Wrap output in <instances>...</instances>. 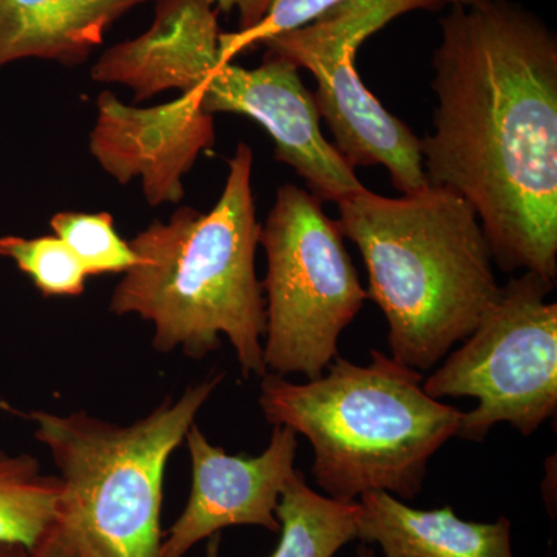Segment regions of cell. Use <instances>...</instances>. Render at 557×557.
<instances>
[{
	"label": "cell",
	"mask_w": 557,
	"mask_h": 557,
	"mask_svg": "<svg viewBox=\"0 0 557 557\" xmlns=\"http://www.w3.org/2000/svg\"><path fill=\"white\" fill-rule=\"evenodd\" d=\"M440 24L428 183L474 208L502 270L556 282V35L509 0L453 5Z\"/></svg>",
	"instance_id": "6da1fadb"
},
{
	"label": "cell",
	"mask_w": 557,
	"mask_h": 557,
	"mask_svg": "<svg viewBox=\"0 0 557 557\" xmlns=\"http://www.w3.org/2000/svg\"><path fill=\"white\" fill-rule=\"evenodd\" d=\"M252 150L239 143L215 207L180 208L153 220L129 242L138 263L110 299L115 314H137L156 330L153 347L182 348L201 359L222 346L236 350L242 375L263 376L267 329L262 282L256 274L260 228L252 194Z\"/></svg>",
	"instance_id": "7a4b0ae2"
},
{
	"label": "cell",
	"mask_w": 557,
	"mask_h": 557,
	"mask_svg": "<svg viewBox=\"0 0 557 557\" xmlns=\"http://www.w3.org/2000/svg\"><path fill=\"white\" fill-rule=\"evenodd\" d=\"M338 226L369 271L391 357L426 372L478 327L500 285L478 212L454 190L426 186L398 199L369 189L338 201Z\"/></svg>",
	"instance_id": "3957f363"
},
{
	"label": "cell",
	"mask_w": 557,
	"mask_h": 557,
	"mask_svg": "<svg viewBox=\"0 0 557 557\" xmlns=\"http://www.w3.org/2000/svg\"><path fill=\"white\" fill-rule=\"evenodd\" d=\"M370 355L369 366L338 355L306 384L267 372L260 409L273 426L309 440L311 474L327 497L357 502L384 491L410 500L423 490L429 460L457 437L463 412L429 397L423 373L383 351Z\"/></svg>",
	"instance_id": "277c9868"
},
{
	"label": "cell",
	"mask_w": 557,
	"mask_h": 557,
	"mask_svg": "<svg viewBox=\"0 0 557 557\" xmlns=\"http://www.w3.org/2000/svg\"><path fill=\"white\" fill-rule=\"evenodd\" d=\"M223 373L168 398L148 417L119 426L89 413L35 410V437L60 469L62 509L100 557H160L164 472Z\"/></svg>",
	"instance_id": "5b68a950"
},
{
	"label": "cell",
	"mask_w": 557,
	"mask_h": 557,
	"mask_svg": "<svg viewBox=\"0 0 557 557\" xmlns=\"http://www.w3.org/2000/svg\"><path fill=\"white\" fill-rule=\"evenodd\" d=\"M338 222L296 185L281 186L259 245L267 255V372L314 380L338 357L341 333L369 298Z\"/></svg>",
	"instance_id": "8992f818"
},
{
	"label": "cell",
	"mask_w": 557,
	"mask_h": 557,
	"mask_svg": "<svg viewBox=\"0 0 557 557\" xmlns=\"http://www.w3.org/2000/svg\"><path fill=\"white\" fill-rule=\"evenodd\" d=\"M556 282L525 271L500 288L463 346L423 381L429 397L474 398L457 437L483 442L498 423L533 435L557 412Z\"/></svg>",
	"instance_id": "52a82bcc"
},
{
	"label": "cell",
	"mask_w": 557,
	"mask_h": 557,
	"mask_svg": "<svg viewBox=\"0 0 557 557\" xmlns=\"http://www.w3.org/2000/svg\"><path fill=\"white\" fill-rule=\"evenodd\" d=\"M446 0H347L311 21L262 44L269 53L309 70L318 83L319 113L327 120L341 156L351 168H386L401 194L429 186L421 139L383 108L359 78L357 53L373 33L409 11L435 9Z\"/></svg>",
	"instance_id": "ba28073f"
},
{
	"label": "cell",
	"mask_w": 557,
	"mask_h": 557,
	"mask_svg": "<svg viewBox=\"0 0 557 557\" xmlns=\"http://www.w3.org/2000/svg\"><path fill=\"white\" fill-rule=\"evenodd\" d=\"M197 89L208 113H236L260 124L274 141V159L306 180L310 193L338 201L364 189L354 168L321 131V113L293 62L267 51L258 69L223 62Z\"/></svg>",
	"instance_id": "9c48e42d"
},
{
	"label": "cell",
	"mask_w": 557,
	"mask_h": 557,
	"mask_svg": "<svg viewBox=\"0 0 557 557\" xmlns=\"http://www.w3.org/2000/svg\"><path fill=\"white\" fill-rule=\"evenodd\" d=\"M97 108L89 149L102 170L120 185L141 178L150 207L178 203L183 177L215 141L214 115L201 108L200 90L153 108L124 104L104 90Z\"/></svg>",
	"instance_id": "30bf717a"
},
{
	"label": "cell",
	"mask_w": 557,
	"mask_h": 557,
	"mask_svg": "<svg viewBox=\"0 0 557 557\" xmlns=\"http://www.w3.org/2000/svg\"><path fill=\"white\" fill-rule=\"evenodd\" d=\"M193 463L188 504L163 536L160 557H185L199 542L228 527H260L278 533L276 508L295 474L298 434L274 426L260 456H230L211 445L199 426L186 434Z\"/></svg>",
	"instance_id": "8fae6325"
},
{
	"label": "cell",
	"mask_w": 557,
	"mask_h": 557,
	"mask_svg": "<svg viewBox=\"0 0 557 557\" xmlns=\"http://www.w3.org/2000/svg\"><path fill=\"white\" fill-rule=\"evenodd\" d=\"M219 14L218 0H157L149 30L106 50L91 79L129 87L135 101L197 89L222 64Z\"/></svg>",
	"instance_id": "7c38bea8"
},
{
	"label": "cell",
	"mask_w": 557,
	"mask_h": 557,
	"mask_svg": "<svg viewBox=\"0 0 557 557\" xmlns=\"http://www.w3.org/2000/svg\"><path fill=\"white\" fill-rule=\"evenodd\" d=\"M357 539L379 544L384 557H516L511 520L469 522L454 508L417 509L373 491L359 497Z\"/></svg>",
	"instance_id": "4fadbf2b"
},
{
	"label": "cell",
	"mask_w": 557,
	"mask_h": 557,
	"mask_svg": "<svg viewBox=\"0 0 557 557\" xmlns=\"http://www.w3.org/2000/svg\"><path fill=\"white\" fill-rule=\"evenodd\" d=\"M150 0H0V69L22 60L76 67L106 33Z\"/></svg>",
	"instance_id": "5bb4252c"
},
{
	"label": "cell",
	"mask_w": 557,
	"mask_h": 557,
	"mask_svg": "<svg viewBox=\"0 0 557 557\" xmlns=\"http://www.w3.org/2000/svg\"><path fill=\"white\" fill-rule=\"evenodd\" d=\"M359 504L321 496L296 469L276 508L278 544L270 557H333L358 533Z\"/></svg>",
	"instance_id": "9a60e30c"
},
{
	"label": "cell",
	"mask_w": 557,
	"mask_h": 557,
	"mask_svg": "<svg viewBox=\"0 0 557 557\" xmlns=\"http://www.w3.org/2000/svg\"><path fill=\"white\" fill-rule=\"evenodd\" d=\"M62 485L30 454L0 453V544L35 547L60 519Z\"/></svg>",
	"instance_id": "2e32d148"
},
{
	"label": "cell",
	"mask_w": 557,
	"mask_h": 557,
	"mask_svg": "<svg viewBox=\"0 0 557 557\" xmlns=\"http://www.w3.org/2000/svg\"><path fill=\"white\" fill-rule=\"evenodd\" d=\"M50 226L83 263L87 276L127 273L138 263L137 255L129 242L121 239L109 212H58Z\"/></svg>",
	"instance_id": "e0dca14e"
},
{
	"label": "cell",
	"mask_w": 557,
	"mask_h": 557,
	"mask_svg": "<svg viewBox=\"0 0 557 557\" xmlns=\"http://www.w3.org/2000/svg\"><path fill=\"white\" fill-rule=\"evenodd\" d=\"M0 258L13 260L46 298L79 296L86 288L87 273L83 263L54 234L36 239L0 237Z\"/></svg>",
	"instance_id": "ac0fdd59"
},
{
	"label": "cell",
	"mask_w": 557,
	"mask_h": 557,
	"mask_svg": "<svg viewBox=\"0 0 557 557\" xmlns=\"http://www.w3.org/2000/svg\"><path fill=\"white\" fill-rule=\"evenodd\" d=\"M347 0H274L267 16L256 27L245 32L220 33V62H231L237 54L262 46L267 39L281 33L310 24L322 14ZM453 5H471L479 0H446Z\"/></svg>",
	"instance_id": "d6986e66"
},
{
	"label": "cell",
	"mask_w": 557,
	"mask_h": 557,
	"mask_svg": "<svg viewBox=\"0 0 557 557\" xmlns=\"http://www.w3.org/2000/svg\"><path fill=\"white\" fill-rule=\"evenodd\" d=\"M27 557H100L83 528L64 509L60 519L28 549Z\"/></svg>",
	"instance_id": "ffe728a7"
},
{
	"label": "cell",
	"mask_w": 557,
	"mask_h": 557,
	"mask_svg": "<svg viewBox=\"0 0 557 557\" xmlns=\"http://www.w3.org/2000/svg\"><path fill=\"white\" fill-rule=\"evenodd\" d=\"M274 0H218L219 13H234L239 17V30L256 27L267 16Z\"/></svg>",
	"instance_id": "44dd1931"
},
{
	"label": "cell",
	"mask_w": 557,
	"mask_h": 557,
	"mask_svg": "<svg viewBox=\"0 0 557 557\" xmlns=\"http://www.w3.org/2000/svg\"><path fill=\"white\" fill-rule=\"evenodd\" d=\"M28 549L21 545L0 544V557H27Z\"/></svg>",
	"instance_id": "7402d4cb"
},
{
	"label": "cell",
	"mask_w": 557,
	"mask_h": 557,
	"mask_svg": "<svg viewBox=\"0 0 557 557\" xmlns=\"http://www.w3.org/2000/svg\"><path fill=\"white\" fill-rule=\"evenodd\" d=\"M219 534H215V536L209 539L208 557H219Z\"/></svg>",
	"instance_id": "603a6c76"
},
{
	"label": "cell",
	"mask_w": 557,
	"mask_h": 557,
	"mask_svg": "<svg viewBox=\"0 0 557 557\" xmlns=\"http://www.w3.org/2000/svg\"><path fill=\"white\" fill-rule=\"evenodd\" d=\"M357 557H375V553L373 549L369 547V545L362 544L361 547L358 548Z\"/></svg>",
	"instance_id": "cb8c5ba5"
}]
</instances>
